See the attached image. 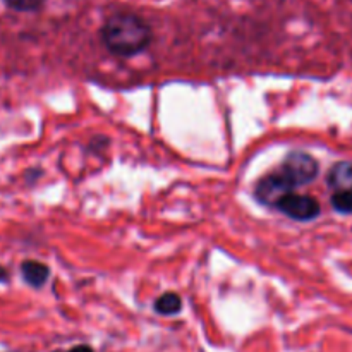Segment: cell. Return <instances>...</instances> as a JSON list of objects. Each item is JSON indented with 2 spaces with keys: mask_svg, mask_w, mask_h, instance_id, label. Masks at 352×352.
<instances>
[{
  "mask_svg": "<svg viewBox=\"0 0 352 352\" xmlns=\"http://www.w3.org/2000/svg\"><path fill=\"white\" fill-rule=\"evenodd\" d=\"M102 41L117 57H134L151 43V28L141 16L133 12L112 14L102 26Z\"/></svg>",
  "mask_w": 352,
  "mask_h": 352,
  "instance_id": "obj_1",
  "label": "cell"
},
{
  "mask_svg": "<svg viewBox=\"0 0 352 352\" xmlns=\"http://www.w3.org/2000/svg\"><path fill=\"white\" fill-rule=\"evenodd\" d=\"M280 170L294 186H306L318 175V162L305 151H292L285 157Z\"/></svg>",
  "mask_w": 352,
  "mask_h": 352,
  "instance_id": "obj_2",
  "label": "cell"
},
{
  "mask_svg": "<svg viewBox=\"0 0 352 352\" xmlns=\"http://www.w3.org/2000/svg\"><path fill=\"white\" fill-rule=\"evenodd\" d=\"M275 208L280 213H284L285 217H289V219L298 220V222L315 220L320 215V212H322V206H320V203L315 198L306 195H294V192L282 196L275 203Z\"/></svg>",
  "mask_w": 352,
  "mask_h": 352,
  "instance_id": "obj_3",
  "label": "cell"
},
{
  "mask_svg": "<svg viewBox=\"0 0 352 352\" xmlns=\"http://www.w3.org/2000/svg\"><path fill=\"white\" fill-rule=\"evenodd\" d=\"M296 186L289 181L287 175L282 170L274 172V174H268L261 179L256 184V199L263 205H274L282 198V196L292 192Z\"/></svg>",
  "mask_w": 352,
  "mask_h": 352,
  "instance_id": "obj_4",
  "label": "cell"
},
{
  "mask_svg": "<svg viewBox=\"0 0 352 352\" xmlns=\"http://www.w3.org/2000/svg\"><path fill=\"white\" fill-rule=\"evenodd\" d=\"M21 275H23V280L28 285H31L34 289H40L50 278V268L45 263H41V261L24 260L21 263Z\"/></svg>",
  "mask_w": 352,
  "mask_h": 352,
  "instance_id": "obj_5",
  "label": "cell"
},
{
  "mask_svg": "<svg viewBox=\"0 0 352 352\" xmlns=\"http://www.w3.org/2000/svg\"><path fill=\"white\" fill-rule=\"evenodd\" d=\"M327 182L336 191H351L352 189V162H337L329 172Z\"/></svg>",
  "mask_w": 352,
  "mask_h": 352,
  "instance_id": "obj_6",
  "label": "cell"
},
{
  "mask_svg": "<svg viewBox=\"0 0 352 352\" xmlns=\"http://www.w3.org/2000/svg\"><path fill=\"white\" fill-rule=\"evenodd\" d=\"M182 308V299L181 296H177L175 292H167V294L160 296V298L155 301V311L158 315L172 316L177 315Z\"/></svg>",
  "mask_w": 352,
  "mask_h": 352,
  "instance_id": "obj_7",
  "label": "cell"
},
{
  "mask_svg": "<svg viewBox=\"0 0 352 352\" xmlns=\"http://www.w3.org/2000/svg\"><path fill=\"white\" fill-rule=\"evenodd\" d=\"M2 2L16 12H36L47 0H2Z\"/></svg>",
  "mask_w": 352,
  "mask_h": 352,
  "instance_id": "obj_8",
  "label": "cell"
},
{
  "mask_svg": "<svg viewBox=\"0 0 352 352\" xmlns=\"http://www.w3.org/2000/svg\"><path fill=\"white\" fill-rule=\"evenodd\" d=\"M332 206L339 213L352 215V189L351 191H337L332 196Z\"/></svg>",
  "mask_w": 352,
  "mask_h": 352,
  "instance_id": "obj_9",
  "label": "cell"
},
{
  "mask_svg": "<svg viewBox=\"0 0 352 352\" xmlns=\"http://www.w3.org/2000/svg\"><path fill=\"white\" fill-rule=\"evenodd\" d=\"M10 278V274L9 270H7L6 267H0V284H7Z\"/></svg>",
  "mask_w": 352,
  "mask_h": 352,
  "instance_id": "obj_10",
  "label": "cell"
},
{
  "mask_svg": "<svg viewBox=\"0 0 352 352\" xmlns=\"http://www.w3.org/2000/svg\"><path fill=\"white\" fill-rule=\"evenodd\" d=\"M67 352H93V349L89 346H76V347H72V349L67 351Z\"/></svg>",
  "mask_w": 352,
  "mask_h": 352,
  "instance_id": "obj_11",
  "label": "cell"
},
{
  "mask_svg": "<svg viewBox=\"0 0 352 352\" xmlns=\"http://www.w3.org/2000/svg\"><path fill=\"white\" fill-rule=\"evenodd\" d=\"M57 352H58V351H57Z\"/></svg>",
  "mask_w": 352,
  "mask_h": 352,
  "instance_id": "obj_12",
  "label": "cell"
}]
</instances>
